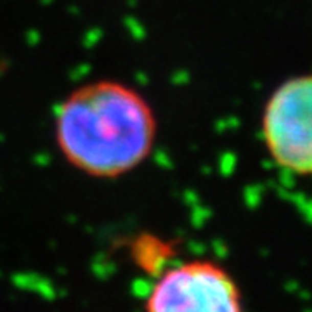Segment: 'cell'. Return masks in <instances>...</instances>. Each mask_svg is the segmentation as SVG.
I'll return each instance as SVG.
<instances>
[{
  "mask_svg": "<svg viewBox=\"0 0 312 312\" xmlns=\"http://www.w3.org/2000/svg\"><path fill=\"white\" fill-rule=\"evenodd\" d=\"M144 307L151 312H236L241 310V292L222 265L189 260L160 274Z\"/></svg>",
  "mask_w": 312,
  "mask_h": 312,
  "instance_id": "3",
  "label": "cell"
},
{
  "mask_svg": "<svg viewBox=\"0 0 312 312\" xmlns=\"http://www.w3.org/2000/svg\"><path fill=\"white\" fill-rule=\"evenodd\" d=\"M156 117L136 88L97 80L66 97L56 113V141L71 167L99 179H117L151 154Z\"/></svg>",
  "mask_w": 312,
  "mask_h": 312,
  "instance_id": "1",
  "label": "cell"
},
{
  "mask_svg": "<svg viewBox=\"0 0 312 312\" xmlns=\"http://www.w3.org/2000/svg\"><path fill=\"white\" fill-rule=\"evenodd\" d=\"M262 137L278 167L312 177V75L288 78L273 92L262 115Z\"/></svg>",
  "mask_w": 312,
  "mask_h": 312,
  "instance_id": "2",
  "label": "cell"
},
{
  "mask_svg": "<svg viewBox=\"0 0 312 312\" xmlns=\"http://www.w3.org/2000/svg\"><path fill=\"white\" fill-rule=\"evenodd\" d=\"M167 248V244L156 241V239H151V238H142V241H137L136 244V257L139 258L141 265L142 267H148L151 265V262H154V264H158L160 258L158 255H163V250Z\"/></svg>",
  "mask_w": 312,
  "mask_h": 312,
  "instance_id": "4",
  "label": "cell"
}]
</instances>
